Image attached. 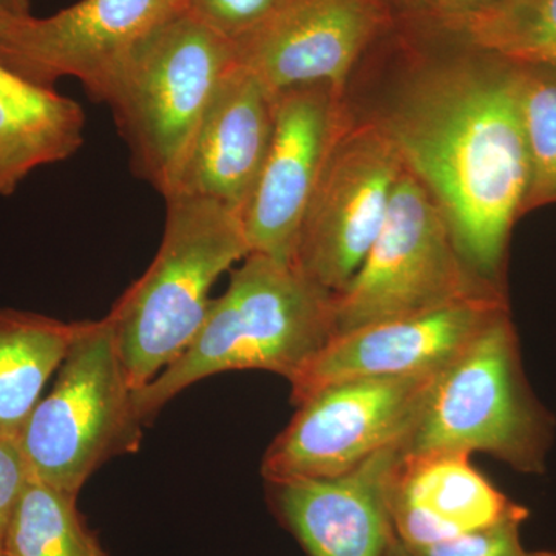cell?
<instances>
[{"label":"cell","mask_w":556,"mask_h":556,"mask_svg":"<svg viewBox=\"0 0 556 556\" xmlns=\"http://www.w3.org/2000/svg\"><path fill=\"white\" fill-rule=\"evenodd\" d=\"M387 20V0H281L232 43L233 62L274 93L321 84L343 94L351 70Z\"/></svg>","instance_id":"obj_13"},{"label":"cell","mask_w":556,"mask_h":556,"mask_svg":"<svg viewBox=\"0 0 556 556\" xmlns=\"http://www.w3.org/2000/svg\"><path fill=\"white\" fill-rule=\"evenodd\" d=\"M529 556H533L532 552H529Z\"/></svg>","instance_id":"obj_29"},{"label":"cell","mask_w":556,"mask_h":556,"mask_svg":"<svg viewBox=\"0 0 556 556\" xmlns=\"http://www.w3.org/2000/svg\"><path fill=\"white\" fill-rule=\"evenodd\" d=\"M83 325L0 309V437H21Z\"/></svg>","instance_id":"obj_18"},{"label":"cell","mask_w":556,"mask_h":556,"mask_svg":"<svg viewBox=\"0 0 556 556\" xmlns=\"http://www.w3.org/2000/svg\"><path fill=\"white\" fill-rule=\"evenodd\" d=\"M430 13L437 14L439 20L448 14L460 13V11L473 10L485 3L495 2V0H419Z\"/></svg>","instance_id":"obj_25"},{"label":"cell","mask_w":556,"mask_h":556,"mask_svg":"<svg viewBox=\"0 0 556 556\" xmlns=\"http://www.w3.org/2000/svg\"><path fill=\"white\" fill-rule=\"evenodd\" d=\"M185 5L186 0H79L53 16L27 14L0 27V62L39 86L78 79L102 102L139 43Z\"/></svg>","instance_id":"obj_10"},{"label":"cell","mask_w":556,"mask_h":556,"mask_svg":"<svg viewBox=\"0 0 556 556\" xmlns=\"http://www.w3.org/2000/svg\"><path fill=\"white\" fill-rule=\"evenodd\" d=\"M525 517L507 519L501 525L463 533L426 548H412L419 556H529L522 546Z\"/></svg>","instance_id":"obj_23"},{"label":"cell","mask_w":556,"mask_h":556,"mask_svg":"<svg viewBox=\"0 0 556 556\" xmlns=\"http://www.w3.org/2000/svg\"><path fill=\"white\" fill-rule=\"evenodd\" d=\"M533 556H556L555 551L532 552Z\"/></svg>","instance_id":"obj_28"},{"label":"cell","mask_w":556,"mask_h":556,"mask_svg":"<svg viewBox=\"0 0 556 556\" xmlns=\"http://www.w3.org/2000/svg\"><path fill=\"white\" fill-rule=\"evenodd\" d=\"M281 0H186L185 10L230 43L258 27Z\"/></svg>","instance_id":"obj_22"},{"label":"cell","mask_w":556,"mask_h":556,"mask_svg":"<svg viewBox=\"0 0 556 556\" xmlns=\"http://www.w3.org/2000/svg\"><path fill=\"white\" fill-rule=\"evenodd\" d=\"M332 336L331 294L291 263L249 254L212 299L188 350L135 391V408L148 424L186 388L219 372L260 369L291 382Z\"/></svg>","instance_id":"obj_2"},{"label":"cell","mask_w":556,"mask_h":556,"mask_svg":"<svg viewBox=\"0 0 556 556\" xmlns=\"http://www.w3.org/2000/svg\"><path fill=\"white\" fill-rule=\"evenodd\" d=\"M394 532L409 548H426L463 533L529 518L471 463L468 453H420L402 448L390 482Z\"/></svg>","instance_id":"obj_16"},{"label":"cell","mask_w":556,"mask_h":556,"mask_svg":"<svg viewBox=\"0 0 556 556\" xmlns=\"http://www.w3.org/2000/svg\"><path fill=\"white\" fill-rule=\"evenodd\" d=\"M439 21L486 56L556 67V0H495Z\"/></svg>","instance_id":"obj_19"},{"label":"cell","mask_w":556,"mask_h":556,"mask_svg":"<svg viewBox=\"0 0 556 556\" xmlns=\"http://www.w3.org/2000/svg\"><path fill=\"white\" fill-rule=\"evenodd\" d=\"M86 121L79 102L0 62V197L13 195L39 167L72 159Z\"/></svg>","instance_id":"obj_17"},{"label":"cell","mask_w":556,"mask_h":556,"mask_svg":"<svg viewBox=\"0 0 556 556\" xmlns=\"http://www.w3.org/2000/svg\"><path fill=\"white\" fill-rule=\"evenodd\" d=\"M342 100V93L321 84L276 93L268 153L241 212L251 254L292 265L318 177L348 123Z\"/></svg>","instance_id":"obj_12"},{"label":"cell","mask_w":556,"mask_h":556,"mask_svg":"<svg viewBox=\"0 0 556 556\" xmlns=\"http://www.w3.org/2000/svg\"><path fill=\"white\" fill-rule=\"evenodd\" d=\"M2 556H5V555H2Z\"/></svg>","instance_id":"obj_30"},{"label":"cell","mask_w":556,"mask_h":556,"mask_svg":"<svg viewBox=\"0 0 556 556\" xmlns=\"http://www.w3.org/2000/svg\"><path fill=\"white\" fill-rule=\"evenodd\" d=\"M144 426L108 317L84 321L20 442L33 479L78 496L113 457L135 453Z\"/></svg>","instance_id":"obj_6"},{"label":"cell","mask_w":556,"mask_h":556,"mask_svg":"<svg viewBox=\"0 0 556 556\" xmlns=\"http://www.w3.org/2000/svg\"><path fill=\"white\" fill-rule=\"evenodd\" d=\"M30 479L20 438L0 437V556L14 511Z\"/></svg>","instance_id":"obj_24"},{"label":"cell","mask_w":556,"mask_h":556,"mask_svg":"<svg viewBox=\"0 0 556 556\" xmlns=\"http://www.w3.org/2000/svg\"><path fill=\"white\" fill-rule=\"evenodd\" d=\"M489 60L420 79L383 124L405 166L444 212L468 268L504 291L508 240L525 207L530 160L518 65Z\"/></svg>","instance_id":"obj_1"},{"label":"cell","mask_w":556,"mask_h":556,"mask_svg":"<svg viewBox=\"0 0 556 556\" xmlns=\"http://www.w3.org/2000/svg\"><path fill=\"white\" fill-rule=\"evenodd\" d=\"M439 375L332 383L300 402L266 450V482L334 478L407 441Z\"/></svg>","instance_id":"obj_9"},{"label":"cell","mask_w":556,"mask_h":556,"mask_svg":"<svg viewBox=\"0 0 556 556\" xmlns=\"http://www.w3.org/2000/svg\"><path fill=\"white\" fill-rule=\"evenodd\" d=\"M78 496L30 479L9 533L5 556H109L76 506Z\"/></svg>","instance_id":"obj_20"},{"label":"cell","mask_w":556,"mask_h":556,"mask_svg":"<svg viewBox=\"0 0 556 556\" xmlns=\"http://www.w3.org/2000/svg\"><path fill=\"white\" fill-rule=\"evenodd\" d=\"M508 313L506 294H484L340 332L289 382L292 404L345 380L441 375Z\"/></svg>","instance_id":"obj_11"},{"label":"cell","mask_w":556,"mask_h":556,"mask_svg":"<svg viewBox=\"0 0 556 556\" xmlns=\"http://www.w3.org/2000/svg\"><path fill=\"white\" fill-rule=\"evenodd\" d=\"M276 93L233 62L164 199L199 197L241 215L268 153Z\"/></svg>","instance_id":"obj_15"},{"label":"cell","mask_w":556,"mask_h":556,"mask_svg":"<svg viewBox=\"0 0 556 556\" xmlns=\"http://www.w3.org/2000/svg\"><path fill=\"white\" fill-rule=\"evenodd\" d=\"M30 14V0H0V27Z\"/></svg>","instance_id":"obj_26"},{"label":"cell","mask_w":556,"mask_h":556,"mask_svg":"<svg viewBox=\"0 0 556 556\" xmlns=\"http://www.w3.org/2000/svg\"><path fill=\"white\" fill-rule=\"evenodd\" d=\"M233 65L232 43L179 11L139 43L105 94L131 169L166 197Z\"/></svg>","instance_id":"obj_5"},{"label":"cell","mask_w":556,"mask_h":556,"mask_svg":"<svg viewBox=\"0 0 556 556\" xmlns=\"http://www.w3.org/2000/svg\"><path fill=\"white\" fill-rule=\"evenodd\" d=\"M383 556H419L416 554L415 551H412L407 546V544L404 543V541L401 540L396 535V532L393 533V536H391L390 543H388L386 555Z\"/></svg>","instance_id":"obj_27"},{"label":"cell","mask_w":556,"mask_h":556,"mask_svg":"<svg viewBox=\"0 0 556 556\" xmlns=\"http://www.w3.org/2000/svg\"><path fill=\"white\" fill-rule=\"evenodd\" d=\"M518 93L530 160L526 214L556 203V67L518 65Z\"/></svg>","instance_id":"obj_21"},{"label":"cell","mask_w":556,"mask_h":556,"mask_svg":"<svg viewBox=\"0 0 556 556\" xmlns=\"http://www.w3.org/2000/svg\"><path fill=\"white\" fill-rule=\"evenodd\" d=\"M405 442L334 478L268 482L278 519L309 556H383L394 529L390 482Z\"/></svg>","instance_id":"obj_14"},{"label":"cell","mask_w":556,"mask_h":556,"mask_svg":"<svg viewBox=\"0 0 556 556\" xmlns=\"http://www.w3.org/2000/svg\"><path fill=\"white\" fill-rule=\"evenodd\" d=\"M164 200L159 254L108 316L135 391L188 350L207 316L215 281L251 254L239 212L179 193Z\"/></svg>","instance_id":"obj_3"},{"label":"cell","mask_w":556,"mask_h":556,"mask_svg":"<svg viewBox=\"0 0 556 556\" xmlns=\"http://www.w3.org/2000/svg\"><path fill=\"white\" fill-rule=\"evenodd\" d=\"M404 159L383 123L345 124L303 217L292 265L336 295L378 239Z\"/></svg>","instance_id":"obj_8"},{"label":"cell","mask_w":556,"mask_h":556,"mask_svg":"<svg viewBox=\"0 0 556 556\" xmlns=\"http://www.w3.org/2000/svg\"><path fill=\"white\" fill-rule=\"evenodd\" d=\"M555 430L527 379L508 313L439 375L404 453H485L518 473L543 475Z\"/></svg>","instance_id":"obj_4"},{"label":"cell","mask_w":556,"mask_h":556,"mask_svg":"<svg viewBox=\"0 0 556 556\" xmlns=\"http://www.w3.org/2000/svg\"><path fill=\"white\" fill-rule=\"evenodd\" d=\"M506 294L464 262L444 212L408 167L356 276L332 295L334 336L477 295Z\"/></svg>","instance_id":"obj_7"}]
</instances>
